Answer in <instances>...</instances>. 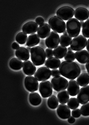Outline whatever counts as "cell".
Instances as JSON below:
<instances>
[{
  "mask_svg": "<svg viewBox=\"0 0 89 125\" xmlns=\"http://www.w3.org/2000/svg\"><path fill=\"white\" fill-rule=\"evenodd\" d=\"M59 70L61 75L69 80H74L80 75L81 68L76 62L63 61L60 63Z\"/></svg>",
  "mask_w": 89,
  "mask_h": 125,
  "instance_id": "6da1fadb",
  "label": "cell"
},
{
  "mask_svg": "<svg viewBox=\"0 0 89 125\" xmlns=\"http://www.w3.org/2000/svg\"><path fill=\"white\" fill-rule=\"evenodd\" d=\"M75 58L80 63H87L89 59V52L87 50H82L77 51L75 53Z\"/></svg>",
  "mask_w": 89,
  "mask_h": 125,
  "instance_id": "ac0fdd59",
  "label": "cell"
},
{
  "mask_svg": "<svg viewBox=\"0 0 89 125\" xmlns=\"http://www.w3.org/2000/svg\"><path fill=\"white\" fill-rule=\"evenodd\" d=\"M77 100L81 104H83L89 101V85L83 86L79 90L77 94Z\"/></svg>",
  "mask_w": 89,
  "mask_h": 125,
  "instance_id": "7c38bea8",
  "label": "cell"
},
{
  "mask_svg": "<svg viewBox=\"0 0 89 125\" xmlns=\"http://www.w3.org/2000/svg\"><path fill=\"white\" fill-rule=\"evenodd\" d=\"M82 32L84 37L89 38V19L84 22L82 27Z\"/></svg>",
  "mask_w": 89,
  "mask_h": 125,
  "instance_id": "1f68e13d",
  "label": "cell"
},
{
  "mask_svg": "<svg viewBox=\"0 0 89 125\" xmlns=\"http://www.w3.org/2000/svg\"><path fill=\"white\" fill-rule=\"evenodd\" d=\"M81 113L79 109H75L72 111V115L74 117H79L81 116Z\"/></svg>",
  "mask_w": 89,
  "mask_h": 125,
  "instance_id": "e575fe53",
  "label": "cell"
},
{
  "mask_svg": "<svg viewBox=\"0 0 89 125\" xmlns=\"http://www.w3.org/2000/svg\"><path fill=\"white\" fill-rule=\"evenodd\" d=\"M45 53H46V57L47 58L52 57L54 55L53 51L52 49L50 48H47L45 50Z\"/></svg>",
  "mask_w": 89,
  "mask_h": 125,
  "instance_id": "d590c367",
  "label": "cell"
},
{
  "mask_svg": "<svg viewBox=\"0 0 89 125\" xmlns=\"http://www.w3.org/2000/svg\"><path fill=\"white\" fill-rule=\"evenodd\" d=\"M72 40V37L68 34H63L60 36L59 43L61 45L65 47L69 46Z\"/></svg>",
  "mask_w": 89,
  "mask_h": 125,
  "instance_id": "f1b7e54d",
  "label": "cell"
},
{
  "mask_svg": "<svg viewBox=\"0 0 89 125\" xmlns=\"http://www.w3.org/2000/svg\"><path fill=\"white\" fill-rule=\"evenodd\" d=\"M80 90L79 84L76 81L72 80L69 81L67 86V91L70 96H76Z\"/></svg>",
  "mask_w": 89,
  "mask_h": 125,
  "instance_id": "e0dca14e",
  "label": "cell"
},
{
  "mask_svg": "<svg viewBox=\"0 0 89 125\" xmlns=\"http://www.w3.org/2000/svg\"><path fill=\"white\" fill-rule=\"evenodd\" d=\"M67 31L66 30L63 33V34H67Z\"/></svg>",
  "mask_w": 89,
  "mask_h": 125,
  "instance_id": "bcb514c9",
  "label": "cell"
},
{
  "mask_svg": "<svg viewBox=\"0 0 89 125\" xmlns=\"http://www.w3.org/2000/svg\"><path fill=\"white\" fill-rule=\"evenodd\" d=\"M24 83L26 88L30 92L36 91L38 90L39 83L38 81L36 78L32 75L26 76Z\"/></svg>",
  "mask_w": 89,
  "mask_h": 125,
  "instance_id": "8fae6325",
  "label": "cell"
},
{
  "mask_svg": "<svg viewBox=\"0 0 89 125\" xmlns=\"http://www.w3.org/2000/svg\"><path fill=\"white\" fill-rule=\"evenodd\" d=\"M57 112L59 116L62 119H67L71 116L70 108L66 104H61L58 106Z\"/></svg>",
  "mask_w": 89,
  "mask_h": 125,
  "instance_id": "4fadbf2b",
  "label": "cell"
},
{
  "mask_svg": "<svg viewBox=\"0 0 89 125\" xmlns=\"http://www.w3.org/2000/svg\"><path fill=\"white\" fill-rule=\"evenodd\" d=\"M31 59L34 64L36 66L44 64L46 58V53L43 48L40 46L33 47L30 51Z\"/></svg>",
  "mask_w": 89,
  "mask_h": 125,
  "instance_id": "7a4b0ae2",
  "label": "cell"
},
{
  "mask_svg": "<svg viewBox=\"0 0 89 125\" xmlns=\"http://www.w3.org/2000/svg\"><path fill=\"white\" fill-rule=\"evenodd\" d=\"M75 17L80 21H84L89 17V11L84 7H80L76 9L74 11Z\"/></svg>",
  "mask_w": 89,
  "mask_h": 125,
  "instance_id": "5bb4252c",
  "label": "cell"
},
{
  "mask_svg": "<svg viewBox=\"0 0 89 125\" xmlns=\"http://www.w3.org/2000/svg\"><path fill=\"white\" fill-rule=\"evenodd\" d=\"M80 24H81V27H82L84 25V22L83 21H80Z\"/></svg>",
  "mask_w": 89,
  "mask_h": 125,
  "instance_id": "7bdbcfd3",
  "label": "cell"
},
{
  "mask_svg": "<svg viewBox=\"0 0 89 125\" xmlns=\"http://www.w3.org/2000/svg\"><path fill=\"white\" fill-rule=\"evenodd\" d=\"M67 50H68V51H72L73 50L72 48H71V47H68V48H67Z\"/></svg>",
  "mask_w": 89,
  "mask_h": 125,
  "instance_id": "ee69618b",
  "label": "cell"
},
{
  "mask_svg": "<svg viewBox=\"0 0 89 125\" xmlns=\"http://www.w3.org/2000/svg\"><path fill=\"white\" fill-rule=\"evenodd\" d=\"M51 28L48 24L43 23L39 26L37 29V34L40 38H46L50 32Z\"/></svg>",
  "mask_w": 89,
  "mask_h": 125,
  "instance_id": "d6986e66",
  "label": "cell"
},
{
  "mask_svg": "<svg viewBox=\"0 0 89 125\" xmlns=\"http://www.w3.org/2000/svg\"><path fill=\"white\" fill-rule=\"evenodd\" d=\"M75 119L74 117H73V116H71L70 117L68 118L67 121L69 124H73L74 123V122H75Z\"/></svg>",
  "mask_w": 89,
  "mask_h": 125,
  "instance_id": "ab89813d",
  "label": "cell"
},
{
  "mask_svg": "<svg viewBox=\"0 0 89 125\" xmlns=\"http://www.w3.org/2000/svg\"><path fill=\"white\" fill-rule=\"evenodd\" d=\"M67 50V48L65 46L62 45L58 46L53 50V54L56 57L62 59L65 55Z\"/></svg>",
  "mask_w": 89,
  "mask_h": 125,
  "instance_id": "603a6c76",
  "label": "cell"
},
{
  "mask_svg": "<svg viewBox=\"0 0 89 125\" xmlns=\"http://www.w3.org/2000/svg\"><path fill=\"white\" fill-rule=\"evenodd\" d=\"M75 58V53L72 51L67 52L64 56V59L66 61H73Z\"/></svg>",
  "mask_w": 89,
  "mask_h": 125,
  "instance_id": "836d02e7",
  "label": "cell"
},
{
  "mask_svg": "<svg viewBox=\"0 0 89 125\" xmlns=\"http://www.w3.org/2000/svg\"><path fill=\"white\" fill-rule=\"evenodd\" d=\"M38 28V25L34 21H28L23 25L22 30L26 34H31L36 33Z\"/></svg>",
  "mask_w": 89,
  "mask_h": 125,
  "instance_id": "9a60e30c",
  "label": "cell"
},
{
  "mask_svg": "<svg viewBox=\"0 0 89 125\" xmlns=\"http://www.w3.org/2000/svg\"><path fill=\"white\" fill-rule=\"evenodd\" d=\"M27 35L26 33L20 32L17 33L16 36V40L18 43L21 45H23L26 42Z\"/></svg>",
  "mask_w": 89,
  "mask_h": 125,
  "instance_id": "f546056e",
  "label": "cell"
},
{
  "mask_svg": "<svg viewBox=\"0 0 89 125\" xmlns=\"http://www.w3.org/2000/svg\"><path fill=\"white\" fill-rule=\"evenodd\" d=\"M58 98L54 95H51L48 99L47 104L49 107L51 109H55L59 105V100Z\"/></svg>",
  "mask_w": 89,
  "mask_h": 125,
  "instance_id": "83f0119b",
  "label": "cell"
},
{
  "mask_svg": "<svg viewBox=\"0 0 89 125\" xmlns=\"http://www.w3.org/2000/svg\"><path fill=\"white\" fill-rule=\"evenodd\" d=\"M40 38L39 36L37 34L33 33L31 34L28 37L26 41L27 46L31 47L36 45L39 43Z\"/></svg>",
  "mask_w": 89,
  "mask_h": 125,
  "instance_id": "7402d4cb",
  "label": "cell"
},
{
  "mask_svg": "<svg viewBox=\"0 0 89 125\" xmlns=\"http://www.w3.org/2000/svg\"><path fill=\"white\" fill-rule=\"evenodd\" d=\"M12 47L13 49H17L20 47V46L17 42H14L12 44Z\"/></svg>",
  "mask_w": 89,
  "mask_h": 125,
  "instance_id": "f35d334b",
  "label": "cell"
},
{
  "mask_svg": "<svg viewBox=\"0 0 89 125\" xmlns=\"http://www.w3.org/2000/svg\"><path fill=\"white\" fill-rule=\"evenodd\" d=\"M87 38L82 35H79L75 37L72 40L70 47L73 50L78 51L84 49L87 45Z\"/></svg>",
  "mask_w": 89,
  "mask_h": 125,
  "instance_id": "8992f818",
  "label": "cell"
},
{
  "mask_svg": "<svg viewBox=\"0 0 89 125\" xmlns=\"http://www.w3.org/2000/svg\"><path fill=\"white\" fill-rule=\"evenodd\" d=\"M80 111L82 115L85 116H89V102L83 104L81 107Z\"/></svg>",
  "mask_w": 89,
  "mask_h": 125,
  "instance_id": "d6a6232c",
  "label": "cell"
},
{
  "mask_svg": "<svg viewBox=\"0 0 89 125\" xmlns=\"http://www.w3.org/2000/svg\"><path fill=\"white\" fill-rule=\"evenodd\" d=\"M45 65L50 69H57L60 66L61 62L59 58L55 57L48 58L45 62Z\"/></svg>",
  "mask_w": 89,
  "mask_h": 125,
  "instance_id": "44dd1931",
  "label": "cell"
},
{
  "mask_svg": "<svg viewBox=\"0 0 89 125\" xmlns=\"http://www.w3.org/2000/svg\"><path fill=\"white\" fill-rule=\"evenodd\" d=\"M69 93L66 90L61 91L58 94L57 98L59 103L61 104H66L69 98Z\"/></svg>",
  "mask_w": 89,
  "mask_h": 125,
  "instance_id": "4316f807",
  "label": "cell"
},
{
  "mask_svg": "<svg viewBox=\"0 0 89 125\" xmlns=\"http://www.w3.org/2000/svg\"><path fill=\"white\" fill-rule=\"evenodd\" d=\"M52 86L50 82L48 81H43L40 83L39 87V91L43 97L48 98L52 95Z\"/></svg>",
  "mask_w": 89,
  "mask_h": 125,
  "instance_id": "30bf717a",
  "label": "cell"
},
{
  "mask_svg": "<svg viewBox=\"0 0 89 125\" xmlns=\"http://www.w3.org/2000/svg\"><path fill=\"white\" fill-rule=\"evenodd\" d=\"M66 26L67 33L72 37H75L80 34L81 27L80 21L77 19H69L67 21Z\"/></svg>",
  "mask_w": 89,
  "mask_h": 125,
  "instance_id": "277c9868",
  "label": "cell"
},
{
  "mask_svg": "<svg viewBox=\"0 0 89 125\" xmlns=\"http://www.w3.org/2000/svg\"><path fill=\"white\" fill-rule=\"evenodd\" d=\"M23 62L21 59L17 57H13L9 61L10 67L15 70H20L23 66Z\"/></svg>",
  "mask_w": 89,
  "mask_h": 125,
  "instance_id": "484cf974",
  "label": "cell"
},
{
  "mask_svg": "<svg viewBox=\"0 0 89 125\" xmlns=\"http://www.w3.org/2000/svg\"><path fill=\"white\" fill-rule=\"evenodd\" d=\"M59 35L54 31L50 32L45 40L46 46L50 49L55 48L58 46L59 43Z\"/></svg>",
  "mask_w": 89,
  "mask_h": 125,
  "instance_id": "ba28073f",
  "label": "cell"
},
{
  "mask_svg": "<svg viewBox=\"0 0 89 125\" xmlns=\"http://www.w3.org/2000/svg\"><path fill=\"white\" fill-rule=\"evenodd\" d=\"M76 82L81 87L88 85L89 83V74L82 73L77 77Z\"/></svg>",
  "mask_w": 89,
  "mask_h": 125,
  "instance_id": "d4e9b609",
  "label": "cell"
},
{
  "mask_svg": "<svg viewBox=\"0 0 89 125\" xmlns=\"http://www.w3.org/2000/svg\"><path fill=\"white\" fill-rule=\"evenodd\" d=\"M51 71L47 66H42L38 68L35 73L34 76L39 81L47 80L50 78Z\"/></svg>",
  "mask_w": 89,
  "mask_h": 125,
  "instance_id": "9c48e42d",
  "label": "cell"
},
{
  "mask_svg": "<svg viewBox=\"0 0 89 125\" xmlns=\"http://www.w3.org/2000/svg\"><path fill=\"white\" fill-rule=\"evenodd\" d=\"M23 70L26 75H32L34 74L36 68L32 62L29 61H25L23 62Z\"/></svg>",
  "mask_w": 89,
  "mask_h": 125,
  "instance_id": "2e32d148",
  "label": "cell"
},
{
  "mask_svg": "<svg viewBox=\"0 0 89 125\" xmlns=\"http://www.w3.org/2000/svg\"><path fill=\"white\" fill-rule=\"evenodd\" d=\"M74 10L69 6H64L59 8L57 10V16L65 21L68 20L73 17L74 15Z\"/></svg>",
  "mask_w": 89,
  "mask_h": 125,
  "instance_id": "52a82bcc",
  "label": "cell"
},
{
  "mask_svg": "<svg viewBox=\"0 0 89 125\" xmlns=\"http://www.w3.org/2000/svg\"><path fill=\"white\" fill-rule=\"evenodd\" d=\"M85 67H86V69H87L88 73H89V59L87 62V63H86Z\"/></svg>",
  "mask_w": 89,
  "mask_h": 125,
  "instance_id": "60d3db41",
  "label": "cell"
},
{
  "mask_svg": "<svg viewBox=\"0 0 89 125\" xmlns=\"http://www.w3.org/2000/svg\"><path fill=\"white\" fill-rule=\"evenodd\" d=\"M35 21L38 25H41L44 22V19L42 17H38L36 19Z\"/></svg>",
  "mask_w": 89,
  "mask_h": 125,
  "instance_id": "8d00e7d4",
  "label": "cell"
},
{
  "mask_svg": "<svg viewBox=\"0 0 89 125\" xmlns=\"http://www.w3.org/2000/svg\"><path fill=\"white\" fill-rule=\"evenodd\" d=\"M51 71V75L52 76H59L61 75L59 70L58 69H53Z\"/></svg>",
  "mask_w": 89,
  "mask_h": 125,
  "instance_id": "74e56055",
  "label": "cell"
},
{
  "mask_svg": "<svg viewBox=\"0 0 89 125\" xmlns=\"http://www.w3.org/2000/svg\"><path fill=\"white\" fill-rule=\"evenodd\" d=\"M48 23L51 29L57 33H63L66 30L65 22L57 16H52L50 18Z\"/></svg>",
  "mask_w": 89,
  "mask_h": 125,
  "instance_id": "3957f363",
  "label": "cell"
},
{
  "mask_svg": "<svg viewBox=\"0 0 89 125\" xmlns=\"http://www.w3.org/2000/svg\"><path fill=\"white\" fill-rule=\"evenodd\" d=\"M67 105L71 109L73 110L78 107L80 105V102L76 98H72L68 100Z\"/></svg>",
  "mask_w": 89,
  "mask_h": 125,
  "instance_id": "4dcf8cb0",
  "label": "cell"
},
{
  "mask_svg": "<svg viewBox=\"0 0 89 125\" xmlns=\"http://www.w3.org/2000/svg\"><path fill=\"white\" fill-rule=\"evenodd\" d=\"M51 82L53 88L57 92L66 89L68 86V81L60 75L54 76L52 79Z\"/></svg>",
  "mask_w": 89,
  "mask_h": 125,
  "instance_id": "5b68a950",
  "label": "cell"
},
{
  "mask_svg": "<svg viewBox=\"0 0 89 125\" xmlns=\"http://www.w3.org/2000/svg\"><path fill=\"white\" fill-rule=\"evenodd\" d=\"M29 101L32 105L37 106L41 104L42 99L39 94L33 92L29 94Z\"/></svg>",
  "mask_w": 89,
  "mask_h": 125,
  "instance_id": "cb8c5ba5",
  "label": "cell"
},
{
  "mask_svg": "<svg viewBox=\"0 0 89 125\" xmlns=\"http://www.w3.org/2000/svg\"><path fill=\"white\" fill-rule=\"evenodd\" d=\"M27 49L29 50V52H30V51H31V47H27Z\"/></svg>",
  "mask_w": 89,
  "mask_h": 125,
  "instance_id": "f6af8a7d",
  "label": "cell"
},
{
  "mask_svg": "<svg viewBox=\"0 0 89 125\" xmlns=\"http://www.w3.org/2000/svg\"><path fill=\"white\" fill-rule=\"evenodd\" d=\"M16 56L22 61L29 60L30 54L29 50L23 47H20L16 50Z\"/></svg>",
  "mask_w": 89,
  "mask_h": 125,
  "instance_id": "ffe728a7",
  "label": "cell"
},
{
  "mask_svg": "<svg viewBox=\"0 0 89 125\" xmlns=\"http://www.w3.org/2000/svg\"><path fill=\"white\" fill-rule=\"evenodd\" d=\"M86 48L88 52H89V39L87 41V45H86Z\"/></svg>",
  "mask_w": 89,
  "mask_h": 125,
  "instance_id": "b9f144b4",
  "label": "cell"
}]
</instances>
